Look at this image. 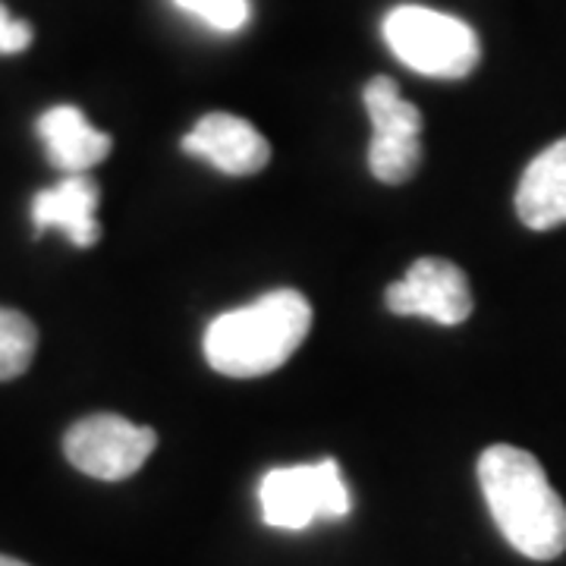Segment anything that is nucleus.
Returning <instances> with one entry per match:
<instances>
[{
	"label": "nucleus",
	"instance_id": "obj_1",
	"mask_svg": "<svg viewBox=\"0 0 566 566\" xmlns=\"http://www.w3.org/2000/svg\"><path fill=\"white\" fill-rule=\"evenodd\" d=\"M479 485L510 547L538 564L564 554L566 504L528 450L513 444L488 447L479 457Z\"/></svg>",
	"mask_w": 566,
	"mask_h": 566
},
{
	"label": "nucleus",
	"instance_id": "obj_2",
	"mask_svg": "<svg viewBox=\"0 0 566 566\" xmlns=\"http://www.w3.org/2000/svg\"><path fill=\"white\" fill-rule=\"evenodd\" d=\"M312 305L296 290L223 312L205 331V359L227 378H262L277 371L308 337Z\"/></svg>",
	"mask_w": 566,
	"mask_h": 566
},
{
	"label": "nucleus",
	"instance_id": "obj_3",
	"mask_svg": "<svg viewBox=\"0 0 566 566\" xmlns=\"http://www.w3.org/2000/svg\"><path fill=\"white\" fill-rule=\"evenodd\" d=\"M381 32L397 61L431 80H465L482 61V41L475 29L431 7H394Z\"/></svg>",
	"mask_w": 566,
	"mask_h": 566
},
{
	"label": "nucleus",
	"instance_id": "obj_4",
	"mask_svg": "<svg viewBox=\"0 0 566 566\" xmlns=\"http://www.w3.org/2000/svg\"><path fill=\"white\" fill-rule=\"evenodd\" d=\"M259 501L264 523L290 532L312 526L322 516L344 520L353 510V497L337 460L271 469L259 485Z\"/></svg>",
	"mask_w": 566,
	"mask_h": 566
},
{
	"label": "nucleus",
	"instance_id": "obj_5",
	"mask_svg": "<svg viewBox=\"0 0 566 566\" xmlns=\"http://www.w3.org/2000/svg\"><path fill=\"white\" fill-rule=\"evenodd\" d=\"M365 111L371 120V145L368 167L375 180L400 186L412 180L422 164V114L412 102H406L390 76H375L363 92Z\"/></svg>",
	"mask_w": 566,
	"mask_h": 566
},
{
	"label": "nucleus",
	"instance_id": "obj_6",
	"mask_svg": "<svg viewBox=\"0 0 566 566\" xmlns=\"http://www.w3.org/2000/svg\"><path fill=\"white\" fill-rule=\"evenodd\" d=\"M158 434L151 428L126 422L114 412L85 416L63 438L66 460L98 482H123L136 475L145 460L155 453Z\"/></svg>",
	"mask_w": 566,
	"mask_h": 566
},
{
	"label": "nucleus",
	"instance_id": "obj_7",
	"mask_svg": "<svg viewBox=\"0 0 566 566\" xmlns=\"http://www.w3.org/2000/svg\"><path fill=\"white\" fill-rule=\"evenodd\" d=\"M385 303L394 315H419L453 327L472 315V290L469 277L453 262L419 259L403 281L387 286Z\"/></svg>",
	"mask_w": 566,
	"mask_h": 566
},
{
	"label": "nucleus",
	"instance_id": "obj_8",
	"mask_svg": "<svg viewBox=\"0 0 566 566\" xmlns=\"http://www.w3.org/2000/svg\"><path fill=\"white\" fill-rule=\"evenodd\" d=\"M182 151L192 158H202L211 167L230 177H249L259 174L271 161V145L262 133L237 114H205L192 126L189 136H182Z\"/></svg>",
	"mask_w": 566,
	"mask_h": 566
},
{
	"label": "nucleus",
	"instance_id": "obj_9",
	"mask_svg": "<svg viewBox=\"0 0 566 566\" xmlns=\"http://www.w3.org/2000/svg\"><path fill=\"white\" fill-rule=\"evenodd\" d=\"M102 202L98 182L85 174H66L51 189H41L32 199V223L35 230H61L63 237L80 249H88L102 240V223L95 218Z\"/></svg>",
	"mask_w": 566,
	"mask_h": 566
},
{
	"label": "nucleus",
	"instance_id": "obj_10",
	"mask_svg": "<svg viewBox=\"0 0 566 566\" xmlns=\"http://www.w3.org/2000/svg\"><path fill=\"white\" fill-rule=\"evenodd\" d=\"M35 129H39L48 161L63 174H88L114 148L111 136L95 129L85 120L80 107H73V104H57V107L44 111L35 123Z\"/></svg>",
	"mask_w": 566,
	"mask_h": 566
},
{
	"label": "nucleus",
	"instance_id": "obj_11",
	"mask_svg": "<svg viewBox=\"0 0 566 566\" xmlns=\"http://www.w3.org/2000/svg\"><path fill=\"white\" fill-rule=\"evenodd\" d=\"M516 214L528 230H554L566 223V139L532 158L516 189Z\"/></svg>",
	"mask_w": 566,
	"mask_h": 566
},
{
	"label": "nucleus",
	"instance_id": "obj_12",
	"mask_svg": "<svg viewBox=\"0 0 566 566\" xmlns=\"http://www.w3.org/2000/svg\"><path fill=\"white\" fill-rule=\"evenodd\" d=\"M39 349V331L22 312L0 308V381H13L29 371Z\"/></svg>",
	"mask_w": 566,
	"mask_h": 566
},
{
	"label": "nucleus",
	"instance_id": "obj_13",
	"mask_svg": "<svg viewBox=\"0 0 566 566\" xmlns=\"http://www.w3.org/2000/svg\"><path fill=\"white\" fill-rule=\"evenodd\" d=\"M182 13L202 20L214 32H240L252 17L249 0H174Z\"/></svg>",
	"mask_w": 566,
	"mask_h": 566
},
{
	"label": "nucleus",
	"instance_id": "obj_14",
	"mask_svg": "<svg viewBox=\"0 0 566 566\" xmlns=\"http://www.w3.org/2000/svg\"><path fill=\"white\" fill-rule=\"evenodd\" d=\"M32 44V25L13 20L10 10L0 3V54H22Z\"/></svg>",
	"mask_w": 566,
	"mask_h": 566
},
{
	"label": "nucleus",
	"instance_id": "obj_15",
	"mask_svg": "<svg viewBox=\"0 0 566 566\" xmlns=\"http://www.w3.org/2000/svg\"><path fill=\"white\" fill-rule=\"evenodd\" d=\"M0 566H29V564H22V560H17V557H3V554H0Z\"/></svg>",
	"mask_w": 566,
	"mask_h": 566
}]
</instances>
